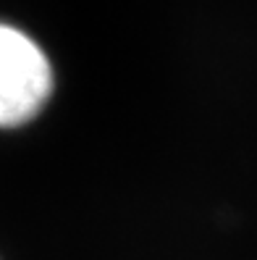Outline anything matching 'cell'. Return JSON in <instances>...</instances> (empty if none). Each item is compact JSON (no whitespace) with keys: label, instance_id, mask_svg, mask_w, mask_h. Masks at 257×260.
<instances>
[{"label":"cell","instance_id":"6da1fadb","mask_svg":"<svg viewBox=\"0 0 257 260\" xmlns=\"http://www.w3.org/2000/svg\"><path fill=\"white\" fill-rule=\"evenodd\" d=\"M55 89L50 55L24 29L0 21V129H21L48 108Z\"/></svg>","mask_w":257,"mask_h":260}]
</instances>
